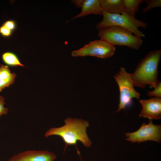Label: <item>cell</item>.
<instances>
[{"label":"cell","instance_id":"6da1fadb","mask_svg":"<svg viewBox=\"0 0 161 161\" xmlns=\"http://www.w3.org/2000/svg\"><path fill=\"white\" fill-rule=\"evenodd\" d=\"M64 123L65 124L61 127L49 129L45 132V136L47 137L56 135L61 137L65 144V148L68 145H76L78 141L86 147L91 146L92 142L86 131L89 126L88 121L69 117L64 120Z\"/></svg>","mask_w":161,"mask_h":161},{"label":"cell","instance_id":"7a4b0ae2","mask_svg":"<svg viewBox=\"0 0 161 161\" xmlns=\"http://www.w3.org/2000/svg\"><path fill=\"white\" fill-rule=\"evenodd\" d=\"M161 49L149 52L139 63L131 73L134 86L145 88L149 85L155 88L160 82L158 78V67Z\"/></svg>","mask_w":161,"mask_h":161},{"label":"cell","instance_id":"3957f363","mask_svg":"<svg viewBox=\"0 0 161 161\" xmlns=\"http://www.w3.org/2000/svg\"><path fill=\"white\" fill-rule=\"evenodd\" d=\"M98 32V36L100 39L114 46H125L137 49L143 44L142 38L118 26H112L100 28Z\"/></svg>","mask_w":161,"mask_h":161},{"label":"cell","instance_id":"277c9868","mask_svg":"<svg viewBox=\"0 0 161 161\" xmlns=\"http://www.w3.org/2000/svg\"><path fill=\"white\" fill-rule=\"evenodd\" d=\"M102 16L103 19L96 26L98 29L110 26H117L129 31L140 38L145 36L139 28H146L148 24L130 16L124 11L121 14H111L103 10Z\"/></svg>","mask_w":161,"mask_h":161},{"label":"cell","instance_id":"5b68a950","mask_svg":"<svg viewBox=\"0 0 161 161\" xmlns=\"http://www.w3.org/2000/svg\"><path fill=\"white\" fill-rule=\"evenodd\" d=\"M114 78L119 88V103L117 111L118 112L130 106L132 98L140 99V94L134 88L131 73L128 72L125 68L120 67L118 72L114 75Z\"/></svg>","mask_w":161,"mask_h":161},{"label":"cell","instance_id":"8992f818","mask_svg":"<svg viewBox=\"0 0 161 161\" xmlns=\"http://www.w3.org/2000/svg\"><path fill=\"white\" fill-rule=\"evenodd\" d=\"M115 50L114 46L100 39L90 42L71 54L73 57L91 56L105 58L112 56Z\"/></svg>","mask_w":161,"mask_h":161},{"label":"cell","instance_id":"52a82bcc","mask_svg":"<svg viewBox=\"0 0 161 161\" xmlns=\"http://www.w3.org/2000/svg\"><path fill=\"white\" fill-rule=\"evenodd\" d=\"M126 140L132 143H140L147 141H154L160 143L161 140V125L154 124L150 120L148 123H143L140 128L133 132L125 134Z\"/></svg>","mask_w":161,"mask_h":161},{"label":"cell","instance_id":"ba28073f","mask_svg":"<svg viewBox=\"0 0 161 161\" xmlns=\"http://www.w3.org/2000/svg\"><path fill=\"white\" fill-rule=\"evenodd\" d=\"M54 153L47 150H29L13 155L8 161H54Z\"/></svg>","mask_w":161,"mask_h":161},{"label":"cell","instance_id":"9c48e42d","mask_svg":"<svg viewBox=\"0 0 161 161\" xmlns=\"http://www.w3.org/2000/svg\"><path fill=\"white\" fill-rule=\"evenodd\" d=\"M139 102L142 108L139 117L151 120L161 118V97H154L149 99L140 100Z\"/></svg>","mask_w":161,"mask_h":161},{"label":"cell","instance_id":"30bf717a","mask_svg":"<svg viewBox=\"0 0 161 161\" xmlns=\"http://www.w3.org/2000/svg\"><path fill=\"white\" fill-rule=\"evenodd\" d=\"M81 8L80 13L71 20L90 14L102 16L103 11L100 4V0H84Z\"/></svg>","mask_w":161,"mask_h":161},{"label":"cell","instance_id":"8fae6325","mask_svg":"<svg viewBox=\"0 0 161 161\" xmlns=\"http://www.w3.org/2000/svg\"><path fill=\"white\" fill-rule=\"evenodd\" d=\"M103 10L111 14H121L124 11V0H100Z\"/></svg>","mask_w":161,"mask_h":161},{"label":"cell","instance_id":"7c38bea8","mask_svg":"<svg viewBox=\"0 0 161 161\" xmlns=\"http://www.w3.org/2000/svg\"><path fill=\"white\" fill-rule=\"evenodd\" d=\"M143 0H124V11L130 16L135 17L140 5Z\"/></svg>","mask_w":161,"mask_h":161},{"label":"cell","instance_id":"4fadbf2b","mask_svg":"<svg viewBox=\"0 0 161 161\" xmlns=\"http://www.w3.org/2000/svg\"><path fill=\"white\" fill-rule=\"evenodd\" d=\"M2 58L4 62L11 66H24L21 63L17 56L10 52H6L2 54Z\"/></svg>","mask_w":161,"mask_h":161},{"label":"cell","instance_id":"5bb4252c","mask_svg":"<svg viewBox=\"0 0 161 161\" xmlns=\"http://www.w3.org/2000/svg\"><path fill=\"white\" fill-rule=\"evenodd\" d=\"M16 76L15 73H13L12 75L7 79H0V92L6 87H8L12 85L15 81V78Z\"/></svg>","mask_w":161,"mask_h":161},{"label":"cell","instance_id":"9a60e30c","mask_svg":"<svg viewBox=\"0 0 161 161\" xmlns=\"http://www.w3.org/2000/svg\"><path fill=\"white\" fill-rule=\"evenodd\" d=\"M144 1L146 3L147 5L143 9V13L154 7H161V0H145Z\"/></svg>","mask_w":161,"mask_h":161},{"label":"cell","instance_id":"2e32d148","mask_svg":"<svg viewBox=\"0 0 161 161\" xmlns=\"http://www.w3.org/2000/svg\"><path fill=\"white\" fill-rule=\"evenodd\" d=\"M13 74L11 73L9 67L6 65L1 64L0 65V79L9 78Z\"/></svg>","mask_w":161,"mask_h":161},{"label":"cell","instance_id":"e0dca14e","mask_svg":"<svg viewBox=\"0 0 161 161\" xmlns=\"http://www.w3.org/2000/svg\"><path fill=\"white\" fill-rule=\"evenodd\" d=\"M152 91H148L147 95L150 97H161V82Z\"/></svg>","mask_w":161,"mask_h":161},{"label":"cell","instance_id":"ac0fdd59","mask_svg":"<svg viewBox=\"0 0 161 161\" xmlns=\"http://www.w3.org/2000/svg\"><path fill=\"white\" fill-rule=\"evenodd\" d=\"M4 100L3 96H0V117L4 114H7L8 111V109L4 106Z\"/></svg>","mask_w":161,"mask_h":161},{"label":"cell","instance_id":"d6986e66","mask_svg":"<svg viewBox=\"0 0 161 161\" xmlns=\"http://www.w3.org/2000/svg\"><path fill=\"white\" fill-rule=\"evenodd\" d=\"M12 31L2 25L0 27V33L5 37H8L12 34Z\"/></svg>","mask_w":161,"mask_h":161},{"label":"cell","instance_id":"ffe728a7","mask_svg":"<svg viewBox=\"0 0 161 161\" xmlns=\"http://www.w3.org/2000/svg\"><path fill=\"white\" fill-rule=\"evenodd\" d=\"M3 25L13 31L16 27V24L14 21L9 20L5 22L3 24Z\"/></svg>","mask_w":161,"mask_h":161},{"label":"cell","instance_id":"44dd1931","mask_svg":"<svg viewBox=\"0 0 161 161\" xmlns=\"http://www.w3.org/2000/svg\"><path fill=\"white\" fill-rule=\"evenodd\" d=\"M84 0H71L72 2L73 3L75 6L78 8H81Z\"/></svg>","mask_w":161,"mask_h":161}]
</instances>
